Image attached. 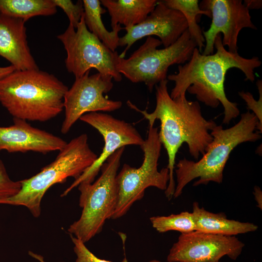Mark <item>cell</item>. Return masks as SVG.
Returning a JSON list of instances; mask_svg holds the SVG:
<instances>
[{"mask_svg":"<svg viewBox=\"0 0 262 262\" xmlns=\"http://www.w3.org/2000/svg\"><path fill=\"white\" fill-rule=\"evenodd\" d=\"M216 51L210 55H203L196 48L190 60L179 65L178 72L167 76L168 81L175 83L170 94L172 99L186 98V91L196 95L197 99L212 108L221 103L224 108L223 123L229 124L240 114L237 103L227 98L224 83L227 71L232 68L241 70L245 81L253 82L254 70L261 66L257 56L246 58L238 52L226 49L222 44L221 34L214 40Z\"/></svg>","mask_w":262,"mask_h":262,"instance_id":"6da1fadb","label":"cell"},{"mask_svg":"<svg viewBox=\"0 0 262 262\" xmlns=\"http://www.w3.org/2000/svg\"><path fill=\"white\" fill-rule=\"evenodd\" d=\"M166 79L156 85V106L150 113L139 109L129 100L131 109L142 114L149 125H154L156 120L160 121L159 136L168 156L167 168L169 180L165 194L168 200L173 196L176 183L174 178L177 153L183 143L188 147L190 154L196 160L205 152L213 140L211 131L217 124L212 120L205 119L197 101H189L186 98L172 99L168 91Z\"/></svg>","mask_w":262,"mask_h":262,"instance_id":"7a4b0ae2","label":"cell"},{"mask_svg":"<svg viewBox=\"0 0 262 262\" xmlns=\"http://www.w3.org/2000/svg\"><path fill=\"white\" fill-rule=\"evenodd\" d=\"M68 89L46 71L16 70L0 79V103L13 118L45 122L62 112Z\"/></svg>","mask_w":262,"mask_h":262,"instance_id":"3957f363","label":"cell"},{"mask_svg":"<svg viewBox=\"0 0 262 262\" xmlns=\"http://www.w3.org/2000/svg\"><path fill=\"white\" fill-rule=\"evenodd\" d=\"M262 132V126L250 111L242 114L239 121L229 128L216 125L210 132L213 140L200 159L194 162L184 158L176 164L177 185L173 197H179L185 186L196 178L199 179L193 183L194 186L207 185L210 181L222 183L231 152L240 144L260 140Z\"/></svg>","mask_w":262,"mask_h":262,"instance_id":"277c9868","label":"cell"},{"mask_svg":"<svg viewBox=\"0 0 262 262\" xmlns=\"http://www.w3.org/2000/svg\"><path fill=\"white\" fill-rule=\"evenodd\" d=\"M98 157L89 146L87 135L82 134L67 143L55 160L39 173L20 180V191L11 197L0 199V204L24 206L34 217H38L47 191L56 183L65 182L68 178L77 179Z\"/></svg>","mask_w":262,"mask_h":262,"instance_id":"5b68a950","label":"cell"},{"mask_svg":"<svg viewBox=\"0 0 262 262\" xmlns=\"http://www.w3.org/2000/svg\"><path fill=\"white\" fill-rule=\"evenodd\" d=\"M125 147L115 151L102 165L101 174L94 182L79 183L80 218L70 225V234L84 243L99 233L106 220L112 218L118 200L116 176Z\"/></svg>","mask_w":262,"mask_h":262,"instance_id":"8992f818","label":"cell"},{"mask_svg":"<svg viewBox=\"0 0 262 262\" xmlns=\"http://www.w3.org/2000/svg\"><path fill=\"white\" fill-rule=\"evenodd\" d=\"M162 44L160 40L147 36L129 57H119L117 71L133 83L144 82L151 92L156 85L167 79L170 66L184 64L197 48L187 29L174 43L158 49Z\"/></svg>","mask_w":262,"mask_h":262,"instance_id":"52a82bcc","label":"cell"},{"mask_svg":"<svg viewBox=\"0 0 262 262\" xmlns=\"http://www.w3.org/2000/svg\"><path fill=\"white\" fill-rule=\"evenodd\" d=\"M162 143L157 127L149 125L147 137L140 146L144 152V159L138 168L124 164L116 176L118 200L112 217L115 219L124 215L133 204L141 199L146 189L155 187L165 190L169 180L167 167L158 169Z\"/></svg>","mask_w":262,"mask_h":262,"instance_id":"ba28073f","label":"cell"},{"mask_svg":"<svg viewBox=\"0 0 262 262\" xmlns=\"http://www.w3.org/2000/svg\"><path fill=\"white\" fill-rule=\"evenodd\" d=\"M57 37L66 52V68L75 78L94 68L98 73L111 76L116 82L121 81L122 75L116 68L119 55L88 30L83 15L76 29L69 24L66 30Z\"/></svg>","mask_w":262,"mask_h":262,"instance_id":"9c48e42d","label":"cell"},{"mask_svg":"<svg viewBox=\"0 0 262 262\" xmlns=\"http://www.w3.org/2000/svg\"><path fill=\"white\" fill-rule=\"evenodd\" d=\"M90 71L75 78L64 98L65 116L61 131L67 133L76 122L83 115L92 112H112L120 109L122 103L105 98L104 94L113 87V78L97 73L89 75Z\"/></svg>","mask_w":262,"mask_h":262,"instance_id":"30bf717a","label":"cell"},{"mask_svg":"<svg viewBox=\"0 0 262 262\" xmlns=\"http://www.w3.org/2000/svg\"><path fill=\"white\" fill-rule=\"evenodd\" d=\"M199 6L212 14L210 28L202 32L205 42L201 53L203 55L213 54L215 38L221 33L223 45L228 47V51L237 53L240 31L245 28L257 29L251 20L249 10L241 0H203Z\"/></svg>","mask_w":262,"mask_h":262,"instance_id":"8fae6325","label":"cell"},{"mask_svg":"<svg viewBox=\"0 0 262 262\" xmlns=\"http://www.w3.org/2000/svg\"><path fill=\"white\" fill-rule=\"evenodd\" d=\"M80 119L96 129L102 136L104 146L100 156L93 164L62 194L66 196L74 188L82 181L94 182L102 165L117 149L128 145L141 146L144 139L131 124L113 116L100 112L85 114Z\"/></svg>","mask_w":262,"mask_h":262,"instance_id":"7c38bea8","label":"cell"},{"mask_svg":"<svg viewBox=\"0 0 262 262\" xmlns=\"http://www.w3.org/2000/svg\"><path fill=\"white\" fill-rule=\"evenodd\" d=\"M245 244L235 236L193 231L181 233L167 257L168 262H218L227 256L236 260Z\"/></svg>","mask_w":262,"mask_h":262,"instance_id":"4fadbf2b","label":"cell"},{"mask_svg":"<svg viewBox=\"0 0 262 262\" xmlns=\"http://www.w3.org/2000/svg\"><path fill=\"white\" fill-rule=\"evenodd\" d=\"M123 29L126 33L119 37L118 46L126 47L119 55L121 58H124L131 46L144 37L156 35L164 48L170 46L187 29V24L180 12L168 7L160 0L143 22Z\"/></svg>","mask_w":262,"mask_h":262,"instance_id":"5bb4252c","label":"cell"},{"mask_svg":"<svg viewBox=\"0 0 262 262\" xmlns=\"http://www.w3.org/2000/svg\"><path fill=\"white\" fill-rule=\"evenodd\" d=\"M13 121L11 126L0 127V151L46 154L60 151L67 144L61 138L33 127L26 120L14 118Z\"/></svg>","mask_w":262,"mask_h":262,"instance_id":"9a60e30c","label":"cell"},{"mask_svg":"<svg viewBox=\"0 0 262 262\" xmlns=\"http://www.w3.org/2000/svg\"><path fill=\"white\" fill-rule=\"evenodd\" d=\"M25 22L0 13V56L16 70L38 69L27 39Z\"/></svg>","mask_w":262,"mask_h":262,"instance_id":"2e32d148","label":"cell"},{"mask_svg":"<svg viewBox=\"0 0 262 262\" xmlns=\"http://www.w3.org/2000/svg\"><path fill=\"white\" fill-rule=\"evenodd\" d=\"M195 230L207 233L235 236L257 230L258 227L252 223L228 219L223 213H213L200 208L197 202L193 204Z\"/></svg>","mask_w":262,"mask_h":262,"instance_id":"e0dca14e","label":"cell"},{"mask_svg":"<svg viewBox=\"0 0 262 262\" xmlns=\"http://www.w3.org/2000/svg\"><path fill=\"white\" fill-rule=\"evenodd\" d=\"M111 16L112 30L118 24L125 28L134 26L143 22L154 10L156 0H101Z\"/></svg>","mask_w":262,"mask_h":262,"instance_id":"ac0fdd59","label":"cell"},{"mask_svg":"<svg viewBox=\"0 0 262 262\" xmlns=\"http://www.w3.org/2000/svg\"><path fill=\"white\" fill-rule=\"evenodd\" d=\"M84 22L88 30L98 37L107 48L113 51L118 46V33L122 29L118 24L112 31H108L101 19V15L106 10L101 6L99 0H83Z\"/></svg>","mask_w":262,"mask_h":262,"instance_id":"d6986e66","label":"cell"},{"mask_svg":"<svg viewBox=\"0 0 262 262\" xmlns=\"http://www.w3.org/2000/svg\"><path fill=\"white\" fill-rule=\"evenodd\" d=\"M56 12L52 0H0V13L25 22L34 16H51Z\"/></svg>","mask_w":262,"mask_h":262,"instance_id":"ffe728a7","label":"cell"},{"mask_svg":"<svg viewBox=\"0 0 262 262\" xmlns=\"http://www.w3.org/2000/svg\"><path fill=\"white\" fill-rule=\"evenodd\" d=\"M168 7L180 12L184 16L189 34L196 42L197 48L202 53L205 47V39L202 30L197 23V16L203 15L212 17L210 11L201 10L197 0H164Z\"/></svg>","mask_w":262,"mask_h":262,"instance_id":"44dd1931","label":"cell"},{"mask_svg":"<svg viewBox=\"0 0 262 262\" xmlns=\"http://www.w3.org/2000/svg\"><path fill=\"white\" fill-rule=\"evenodd\" d=\"M152 227L159 232L176 230L181 233L195 231V224L192 213L183 212L168 216H156L150 218Z\"/></svg>","mask_w":262,"mask_h":262,"instance_id":"7402d4cb","label":"cell"},{"mask_svg":"<svg viewBox=\"0 0 262 262\" xmlns=\"http://www.w3.org/2000/svg\"><path fill=\"white\" fill-rule=\"evenodd\" d=\"M56 6L61 8L67 15L69 24L75 29L77 28L84 13L82 0L74 4L70 0H52Z\"/></svg>","mask_w":262,"mask_h":262,"instance_id":"603a6c76","label":"cell"},{"mask_svg":"<svg viewBox=\"0 0 262 262\" xmlns=\"http://www.w3.org/2000/svg\"><path fill=\"white\" fill-rule=\"evenodd\" d=\"M21 188L20 180L14 181L11 179L3 162L0 159V200L15 196Z\"/></svg>","mask_w":262,"mask_h":262,"instance_id":"cb8c5ba5","label":"cell"},{"mask_svg":"<svg viewBox=\"0 0 262 262\" xmlns=\"http://www.w3.org/2000/svg\"><path fill=\"white\" fill-rule=\"evenodd\" d=\"M74 244V251L77 256L76 262H113L98 258L85 246L84 243L73 235L70 234ZM122 262H129L125 257Z\"/></svg>","mask_w":262,"mask_h":262,"instance_id":"d4e9b609","label":"cell"},{"mask_svg":"<svg viewBox=\"0 0 262 262\" xmlns=\"http://www.w3.org/2000/svg\"><path fill=\"white\" fill-rule=\"evenodd\" d=\"M256 85L259 93L258 100H256L249 92H239V95L246 102L248 111H252V113L257 117L260 125L262 126V81L261 80H258L257 81Z\"/></svg>","mask_w":262,"mask_h":262,"instance_id":"484cf974","label":"cell"},{"mask_svg":"<svg viewBox=\"0 0 262 262\" xmlns=\"http://www.w3.org/2000/svg\"><path fill=\"white\" fill-rule=\"evenodd\" d=\"M243 3L249 10L250 9H260L262 8V6L261 0H245Z\"/></svg>","mask_w":262,"mask_h":262,"instance_id":"4316f807","label":"cell"},{"mask_svg":"<svg viewBox=\"0 0 262 262\" xmlns=\"http://www.w3.org/2000/svg\"><path fill=\"white\" fill-rule=\"evenodd\" d=\"M254 195L256 201L257 203V206L262 209V192L260 188L255 186L254 188Z\"/></svg>","mask_w":262,"mask_h":262,"instance_id":"83f0119b","label":"cell"},{"mask_svg":"<svg viewBox=\"0 0 262 262\" xmlns=\"http://www.w3.org/2000/svg\"><path fill=\"white\" fill-rule=\"evenodd\" d=\"M16 68L12 65L1 67L0 66V79L15 71Z\"/></svg>","mask_w":262,"mask_h":262,"instance_id":"f1b7e54d","label":"cell"},{"mask_svg":"<svg viewBox=\"0 0 262 262\" xmlns=\"http://www.w3.org/2000/svg\"><path fill=\"white\" fill-rule=\"evenodd\" d=\"M148 262H161L157 260H152L149 261Z\"/></svg>","mask_w":262,"mask_h":262,"instance_id":"f546056e","label":"cell"}]
</instances>
